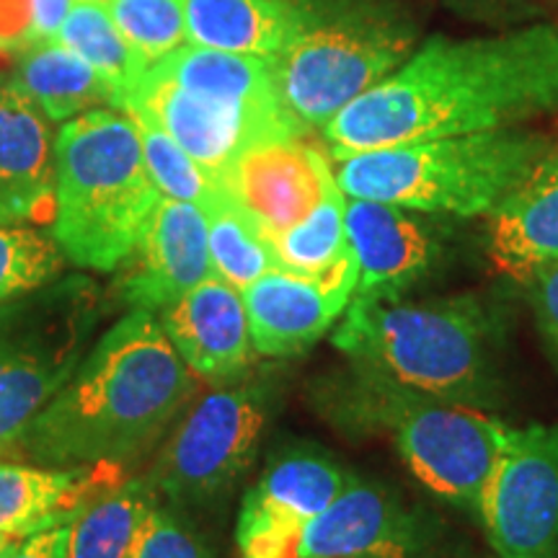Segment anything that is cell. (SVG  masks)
Returning a JSON list of instances; mask_svg holds the SVG:
<instances>
[{"label":"cell","instance_id":"5bb4252c","mask_svg":"<svg viewBox=\"0 0 558 558\" xmlns=\"http://www.w3.org/2000/svg\"><path fill=\"white\" fill-rule=\"evenodd\" d=\"M352 478L329 452L318 448L284 450L243 497L235 525L239 558H256L290 538L324 512Z\"/></svg>","mask_w":558,"mask_h":558},{"label":"cell","instance_id":"74e56055","mask_svg":"<svg viewBox=\"0 0 558 558\" xmlns=\"http://www.w3.org/2000/svg\"><path fill=\"white\" fill-rule=\"evenodd\" d=\"M88 3H104V5H107L109 0H88Z\"/></svg>","mask_w":558,"mask_h":558},{"label":"cell","instance_id":"d6a6232c","mask_svg":"<svg viewBox=\"0 0 558 558\" xmlns=\"http://www.w3.org/2000/svg\"><path fill=\"white\" fill-rule=\"evenodd\" d=\"M75 0H0V54L58 39Z\"/></svg>","mask_w":558,"mask_h":558},{"label":"cell","instance_id":"9c48e42d","mask_svg":"<svg viewBox=\"0 0 558 558\" xmlns=\"http://www.w3.org/2000/svg\"><path fill=\"white\" fill-rule=\"evenodd\" d=\"M279 388L275 375H243L186 409L148 471L150 486L173 507L222 497L251 469L267 435Z\"/></svg>","mask_w":558,"mask_h":558},{"label":"cell","instance_id":"30bf717a","mask_svg":"<svg viewBox=\"0 0 558 558\" xmlns=\"http://www.w3.org/2000/svg\"><path fill=\"white\" fill-rule=\"evenodd\" d=\"M476 514L497 558H558V424H505Z\"/></svg>","mask_w":558,"mask_h":558},{"label":"cell","instance_id":"8fae6325","mask_svg":"<svg viewBox=\"0 0 558 558\" xmlns=\"http://www.w3.org/2000/svg\"><path fill=\"white\" fill-rule=\"evenodd\" d=\"M432 522L399 494L352 478L324 512L256 558H418Z\"/></svg>","mask_w":558,"mask_h":558},{"label":"cell","instance_id":"d4e9b609","mask_svg":"<svg viewBox=\"0 0 558 558\" xmlns=\"http://www.w3.org/2000/svg\"><path fill=\"white\" fill-rule=\"evenodd\" d=\"M158 501L145 476L107 486L70 520L68 558H130Z\"/></svg>","mask_w":558,"mask_h":558},{"label":"cell","instance_id":"7a4b0ae2","mask_svg":"<svg viewBox=\"0 0 558 558\" xmlns=\"http://www.w3.org/2000/svg\"><path fill=\"white\" fill-rule=\"evenodd\" d=\"M199 378L156 313L132 308L94 341L78 369L19 439L37 465H122L148 452L190 407Z\"/></svg>","mask_w":558,"mask_h":558},{"label":"cell","instance_id":"d6986e66","mask_svg":"<svg viewBox=\"0 0 558 558\" xmlns=\"http://www.w3.org/2000/svg\"><path fill=\"white\" fill-rule=\"evenodd\" d=\"M486 254L494 267L520 282L558 267V148L488 213Z\"/></svg>","mask_w":558,"mask_h":558},{"label":"cell","instance_id":"3957f363","mask_svg":"<svg viewBox=\"0 0 558 558\" xmlns=\"http://www.w3.org/2000/svg\"><path fill=\"white\" fill-rule=\"evenodd\" d=\"M158 199L124 111L90 109L62 122L54 135L52 241L65 262L114 271L135 256Z\"/></svg>","mask_w":558,"mask_h":558},{"label":"cell","instance_id":"d590c367","mask_svg":"<svg viewBox=\"0 0 558 558\" xmlns=\"http://www.w3.org/2000/svg\"><path fill=\"white\" fill-rule=\"evenodd\" d=\"M456 5H471V9H499V5H520L525 0H450Z\"/></svg>","mask_w":558,"mask_h":558},{"label":"cell","instance_id":"836d02e7","mask_svg":"<svg viewBox=\"0 0 558 558\" xmlns=\"http://www.w3.org/2000/svg\"><path fill=\"white\" fill-rule=\"evenodd\" d=\"M525 284L543 344L558 367V267L541 271Z\"/></svg>","mask_w":558,"mask_h":558},{"label":"cell","instance_id":"603a6c76","mask_svg":"<svg viewBox=\"0 0 558 558\" xmlns=\"http://www.w3.org/2000/svg\"><path fill=\"white\" fill-rule=\"evenodd\" d=\"M305 13L308 0H186L190 45L277 58Z\"/></svg>","mask_w":558,"mask_h":558},{"label":"cell","instance_id":"2e32d148","mask_svg":"<svg viewBox=\"0 0 558 558\" xmlns=\"http://www.w3.org/2000/svg\"><path fill=\"white\" fill-rule=\"evenodd\" d=\"M160 324L184 365L218 388L251 373L254 341L241 290L213 275L166 311Z\"/></svg>","mask_w":558,"mask_h":558},{"label":"cell","instance_id":"ffe728a7","mask_svg":"<svg viewBox=\"0 0 558 558\" xmlns=\"http://www.w3.org/2000/svg\"><path fill=\"white\" fill-rule=\"evenodd\" d=\"M246 303L251 341L262 357H295L311 349L344 316L347 300L318 279L271 269L241 292Z\"/></svg>","mask_w":558,"mask_h":558},{"label":"cell","instance_id":"4316f807","mask_svg":"<svg viewBox=\"0 0 558 558\" xmlns=\"http://www.w3.org/2000/svg\"><path fill=\"white\" fill-rule=\"evenodd\" d=\"M347 197L339 184L295 228L269 241L277 267L292 275L318 279L352 251L344 228Z\"/></svg>","mask_w":558,"mask_h":558},{"label":"cell","instance_id":"e575fe53","mask_svg":"<svg viewBox=\"0 0 558 558\" xmlns=\"http://www.w3.org/2000/svg\"><path fill=\"white\" fill-rule=\"evenodd\" d=\"M70 522L54 525L21 541V546L9 558H68Z\"/></svg>","mask_w":558,"mask_h":558},{"label":"cell","instance_id":"9a60e30c","mask_svg":"<svg viewBox=\"0 0 558 558\" xmlns=\"http://www.w3.org/2000/svg\"><path fill=\"white\" fill-rule=\"evenodd\" d=\"M344 228L360 269L354 298L399 300L442 254L435 222L409 207L347 197Z\"/></svg>","mask_w":558,"mask_h":558},{"label":"cell","instance_id":"ba28073f","mask_svg":"<svg viewBox=\"0 0 558 558\" xmlns=\"http://www.w3.org/2000/svg\"><path fill=\"white\" fill-rule=\"evenodd\" d=\"M101 308L88 277H58L0 303V452L73 378L94 347Z\"/></svg>","mask_w":558,"mask_h":558},{"label":"cell","instance_id":"f1b7e54d","mask_svg":"<svg viewBox=\"0 0 558 558\" xmlns=\"http://www.w3.org/2000/svg\"><path fill=\"white\" fill-rule=\"evenodd\" d=\"M124 114L135 122L145 166H148V173L160 197L192 202L205 213L222 194L220 181L202 169L169 132L160 130L143 111H124Z\"/></svg>","mask_w":558,"mask_h":558},{"label":"cell","instance_id":"4dcf8cb0","mask_svg":"<svg viewBox=\"0 0 558 558\" xmlns=\"http://www.w3.org/2000/svg\"><path fill=\"white\" fill-rule=\"evenodd\" d=\"M62 264L52 239L26 226H0V303L58 279Z\"/></svg>","mask_w":558,"mask_h":558},{"label":"cell","instance_id":"277c9868","mask_svg":"<svg viewBox=\"0 0 558 558\" xmlns=\"http://www.w3.org/2000/svg\"><path fill=\"white\" fill-rule=\"evenodd\" d=\"M331 341L357 367L416 393L465 407L497 393V326L476 298H352Z\"/></svg>","mask_w":558,"mask_h":558},{"label":"cell","instance_id":"52a82bcc","mask_svg":"<svg viewBox=\"0 0 558 558\" xmlns=\"http://www.w3.org/2000/svg\"><path fill=\"white\" fill-rule=\"evenodd\" d=\"M416 50V29L373 0L313 9L275 58L284 107L305 130H324L341 109L378 86Z\"/></svg>","mask_w":558,"mask_h":558},{"label":"cell","instance_id":"44dd1931","mask_svg":"<svg viewBox=\"0 0 558 558\" xmlns=\"http://www.w3.org/2000/svg\"><path fill=\"white\" fill-rule=\"evenodd\" d=\"M122 478L120 465L0 463V535L29 538L65 525L96 494Z\"/></svg>","mask_w":558,"mask_h":558},{"label":"cell","instance_id":"7c38bea8","mask_svg":"<svg viewBox=\"0 0 558 558\" xmlns=\"http://www.w3.org/2000/svg\"><path fill=\"white\" fill-rule=\"evenodd\" d=\"M120 109L143 111L145 117H150L218 181L228 166L251 145L264 143V140L303 137L308 132L295 122L267 120V117L192 94L156 65L140 75Z\"/></svg>","mask_w":558,"mask_h":558},{"label":"cell","instance_id":"6da1fadb","mask_svg":"<svg viewBox=\"0 0 558 558\" xmlns=\"http://www.w3.org/2000/svg\"><path fill=\"white\" fill-rule=\"evenodd\" d=\"M558 111V19L494 37H432L324 128L333 160Z\"/></svg>","mask_w":558,"mask_h":558},{"label":"cell","instance_id":"ac0fdd59","mask_svg":"<svg viewBox=\"0 0 558 558\" xmlns=\"http://www.w3.org/2000/svg\"><path fill=\"white\" fill-rule=\"evenodd\" d=\"M50 120L11 78L0 83V226L52 215L54 137Z\"/></svg>","mask_w":558,"mask_h":558},{"label":"cell","instance_id":"8d00e7d4","mask_svg":"<svg viewBox=\"0 0 558 558\" xmlns=\"http://www.w3.org/2000/svg\"><path fill=\"white\" fill-rule=\"evenodd\" d=\"M21 541L24 538H16V535H0V558H9L21 546Z\"/></svg>","mask_w":558,"mask_h":558},{"label":"cell","instance_id":"7402d4cb","mask_svg":"<svg viewBox=\"0 0 558 558\" xmlns=\"http://www.w3.org/2000/svg\"><path fill=\"white\" fill-rule=\"evenodd\" d=\"M156 68L192 94L267 117V120L300 124L279 96L275 58L184 45L169 58L156 62Z\"/></svg>","mask_w":558,"mask_h":558},{"label":"cell","instance_id":"5b68a950","mask_svg":"<svg viewBox=\"0 0 558 558\" xmlns=\"http://www.w3.org/2000/svg\"><path fill=\"white\" fill-rule=\"evenodd\" d=\"M554 150L525 130H484L354 153L333 171L344 197L456 218L494 213Z\"/></svg>","mask_w":558,"mask_h":558},{"label":"cell","instance_id":"1f68e13d","mask_svg":"<svg viewBox=\"0 0 558 558\" xmlns=\"http://www.w3.org/2000/svg\"><path fill=\"white\" fill-rule=\"evenodd\" d=\"M130 558H220L199 527L163 499L153 507V512L140 530L135 550Z\"/></svg>","mask_w":558,"mask_h":558},{"label":"cell","instance_id":"e0dca14e","mask_svg":"<svg viewBox=\"0 0 558 558\" xmlns=\"http://www.w3.org/2000/svg\"><path fill=\"white\" fill-rule=\"evenodd\" d=\"M135 254L140 264L120 282V298L156 316L215 275L207 215L192 202L160 197Z\"/></svg>","mask_w":558,"mask_h":558},{"label":"cell","instance_id":"484cf974","mask_svg":"<svg viewBox=\"0 0 558 558\" xmlns=\"http://www.w3.org/2000/svg\"><path fill=\"white\" fill-rule=\"evenodd\" d=\"M58 39L111 83V88L117 90V109L122 107L124 96L140 81V75L150 68L124 41L104 3L75 0Z\"/></svg>","mask_w":558,"mask_h":558},{"label":"cell","instance_id":"83f0119b","mask_svg":"<svg viewBox=\"0 0 558 558\" xmlns=\"http://www.w3.org/2000/svg\"><path fill=\"white\" fill-rule=\"evenodd\" d=\"M209 230V256L213 269L235 290H246L256 279L277 269L267 239L246 215L233 205L226 192L205 209Z\"/></svg>","mask_w":558,"mask_h":558},{"label":"cell","instance_id":"cb8c5ba5","mask_svg":"<svg viewBox=\"0 0 558 558\" xmlns=\"http://www.w3.org/2000/svg\"><path fill=\"white\" fill-rule=\"evenodd\" d=\"M11 81L54 124L90 109H117V90L111 83L60 39L37 41L19 52Z\"/></svg>","mask_w":558,"mask_h":558},{"label":"cell","instance_id":"8992f818","mask_svg":"<svg viewBox=\"0 0 558 558\" xmlns=\"http://www.w3.org/2000/svg\"><path fill=\"white\" fill-rule=\"evenodd\" d=\"M339 403L352 424H367L393 439L418 484L452 507L478 512L505 422L476 407L416 393L357 367Z\"/></svg>","mask_w":558,"mask_h":558},{"label":"cell","instance_id":"f546056e","mask_svg":"<svg viewBox=\"0 0 558 558\" xmlns=\"http://www.w3.org/2000/svg\"><path fill=\"white\" fill-rule=\"evenodd\" d=\"M107 11L124 41L148 65L190 45L186 0H109Z\"/></svg>","mask_w":558,"mask_h":558},{"label":"cell","instance_id":"4fadbf2b","mask_svg":"<svg viewBox=\"0 0 558 558\" xmlns=\"http://www.w3.org/2000/svg\"><path fill=\"white\" fill-rule=\"evenodd\" d=\"M220 186L269 243L308 218L337 177L329 156L303 135L251 145L228 166Z\"/></svg>","mask_w":558,"mask_h":558},{"label":"cell","instance_id":"f35d334b","mask_svg":"<svg viewBox=\"0 0 558 558\" xmlns=\"http://www.w3.org/2000/svg\"><path fill=\"white\" fill-rule=\"evenodd\" d=\"M0 83H3V78H0Z\"/></svg>","mask_w":558,"mask_h":558}]
</instances>
